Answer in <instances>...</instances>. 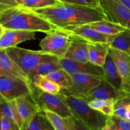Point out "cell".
Returning <instances> with one entry per match:
<instances>
[{
    "instance_id": "cell-1",
    "label": "cell",
    "mask_w": 130,
    "mask_h": 130,
    "mask_svg": "<svg viewBox=\"0 0 130 130\" xmlns=\"http://www.w3.org/2000/svg\"><path fill=\"white\" fill-rule=\"evenodd\" d=\"M34 11L60 29H68L107 20L101 8H93L65 3Z\"/></svg>"
},
{
    "instance_id": "cell-2",
    "label": "cell",
    "mask_w": 130,
    "mask_h": 130,
    "mask_svg": "<svg viewBox=\"0 0 130 130\" xmlns=\"http://www.w3.org/2000/svg\"><path fill=\"white\" fill-rule=\"evenodd\" d=\"M0 26L46 34L57 28L33 10L20 6L0 10Z\"/></svg>"
},
{
    "instance_id": "cell-3",
    "label": "cell",
    "mask_w": 130,
    "mask_h": 130,
    "mask_svg": "<svg viewBox=\"0 0 130 130\" xmlns=\"http://www.w3.org/2000/svg\"><path fill=\"white\" fill-rule=\"evenodd\" d=\"M64 95L74 116L91 130H102L107 123L108 116L91 108L85 99Z\"/></svg>"
},
{
    "instance_id": "cell-4",
    "label": "cell",
    "mask_w": 130,
    "mask_h": 130,
    "mask_svg": "<svg viewBox=\"0 0 130 130\" xmlns=\"http://www.w3.org/2000/svg\"><path fill=\"white\" fill-rule=\"evenodd\" d=\"M5 50L28 76L41 63L59 59L43 50L34 51L17 46L8 48Z\"/></svg>"
},
{
    "instance_id": "cell-5",
    "label": "cell",
    "mask_w": 130,
    "mask_h": 130,
    "mask_svg": "<svg viewBox=\"0 0 130 130\" xmlns=\"http://www.w3.org/2000/svg\"><path fill=\"white\" fill-rule=\"evenodd\" d=\"M70 30L57 28L49 32L41 41L39 46L43 52L58 57L64 58L72 41Z\"/></svg>"
},
{
    "instance_id": "cell-6",
    "label": "cell",
    "mask_w": 130,
    "mask_h": 130,
    "mask_svg": "<svg viewBox=\"0 0 130 130\" xmlns=\"http://www.w3.org/2000/svg\"><path fill=\"white\" fill-rule=\"evenodd\" d=\"M33 97L42 112L50 110L62 118H69L73 116L68 104L62 93H49L41 91L33 86Z\"/></svg>"
},
{
    "instance_id": "cell-7",
    "label": "cell",
    "mask_w": 130,
    "mask_h": 130,
    "mask_svg": "<svg viewBox=\"0 0 130 130\" xmlns=\"http://www.w3.org/2000/svg\"><path fill=\"white\" fill-rule=\"evenodd\" d=\"M72 83L69 88L61 90L65 95L85 99L92 90L101 84L102 77L88 74H74L72 75Z\"/></svg>"
},
{
    "instance_id": "cell-8",
    "label": "cell",
    "mask_w": 130,
    "mask_h": 130,
    "mask_svg": "<svg viewBox=\"0 0 130 130\" xmlns=\"http://www.w3.org/2000/svg\"><path fill=\"white\" fill-rule=\"evenodd\" d=\"M33 93V85L20 79L0 76L1 96L8 100H15L17 98Z\"/></svg>"
},
{
    "instance_id": "cell-9",
    "label": "cell",
    "mask_w": 130,
    "mask_h": 130,
    "mask_svg": "<svg viewBox=\"0 0 130 130\" xmlns=\"http://www.w3.org/2000/svg\"><path fill=\"white\" fill-rule=\"evenodd\" d=\"M100 8L107 20L130 29V10L118 0H100Z\"/></svg>"
},
{
    "instance_id": "cell-10",
    "label": "cell",
    "mask_w": 130,
    "mask_h": 130,
    "mask_svg": "<svg viewBox=\"0 0 130 130\" xmlns=\"http://www.w3.org/2000/svg\"><path fill=\"white\" fill-rule=\"evenodd\" d=\"M0 50L17 46L20 43L34 40L36 32L31 30L11 29L0 26Z\"/></svg>"
},
{
    "instance_id": "cell-11",
    "label": "cell",
    "mask_w": 130,
    "mask_h": 130,
    "mask_svg": "<svg viewBox=\"0 0 130 130\" xmlns=\"http://www.w3.org/2000/svg\"><path fill=\"white\" fill-rule=\"evenodd\" d=\"M62 68L71 75L74 74H88L102 77L105 79V73L102 67L96 66L90 62H81L71 60L67 58H59Z\"/></svg>"
},
{
    "instance_id": "cell-12",
    "label": "cell",
    "mask_w": 130,
    "mask_h": 130,
    "mask_svg": "<svg viewBox=\"0 0 130 130\" xmlns=\"http://www.w3.org/2000/svg\"><path fill=\"white\" fill-rule=\"evenodd\" d=\"M15 101L23 122L22 129H24L29 126L34 117L42 111L36 102L32 93L17 98Z\"/></svg>"
},
{
    "instance_id": "cell-13",
    "label": "cell",
    "mask_w": 130,
    "mask_h": 130,
    "mask_svg": "<svg viewBox=\"0 0 130 130\" xmlns=\"http://www.w3.org/2000/svg\"><path fill=\"white\" fill-rule=\"evenodd\" d=\"M109 53L115 62L122 78L121 91L130 93V55L110 47Z\"/></svg>"
},
{
    "instance_id": "cell-14",
    "label": "cell",
    "mask_w": 130,
    "mask_h": 130,
    "mask_svg": "<svg viewBox=\"0 0 130 130\" xmlns=\"http://www.w3.org/2000/svg\"><path fill=\"white\" fill-rule=\"evenodd\" d=\"M0 76L20 79L32 85L27 74L7 54L5 49L0 50Z\"/></svg>"
},
{
    "instance_id": "cell-15",
    "label": "cell",
    "mask_w": 130,
    "mask_h": 130,
    "mask_svg": "<svg viewBox=\"0 0 130 130\" xmlns=\"http://www.w3.org/2000/svg\"><path fill=\"white\" fill-rule=\"evenodd\" d=\"M89 43L83 38L72 34L71 44L64 58L77 62H88Z\"/></svg>"
},
{
    "instance_id": "cell-16",
    "label": "cell",
    "mask_w": 130,
    "mask_h": 130,
    "mask_svg": "<svg viewBox=\"0 0 130 130\" xmlns=\"http://www.w3.org/2000/svg\"><path fill=\"white\" fill-rule=\"evenodd\" d=\"M70 30L72 34L77 35L90 43H102L109 44L114 36H108L98 31L88 24L64 29Z\"/></svg>"
},
{
    "instance_id": "cell-17",
    "label": "cell",
    "mask_w": 130,
    "mask_h": 130,
    "mask_svg": "<svg viewBox=\"0 0 130 130\" xmlns=\"http://www.w3.org/2000/svg\"><path fill=\"white\" fill-rule=\"evenodd\" d=\"M109 52V46L108 43H89L88 62L103 67Z\"/></svg>"
},
{
    "instance_id": "cell-18",
    "label": "cell",
    "mask_w": 130,
    "mask_h": 130,
    "mask_svg": "<svg viewBox=\"0 0 130 130\" xmlns=\"http://www.w3.org/2000/svg\"><path fill=\"white\" fill-rule=\"evenodd\" d=\"M105 73V81L118 90H121L123 81L118 71L115 62L109 53L107 55L106 60L103 66Z\"/></svg>"
},
{
    "instance_id": "cell-19",
    "label": "cell",
    "mask_w": 130,
    "mask_h": 130,
    "mask_svg": "<svg viewBox=\"0 0 130 130\" xmlns=\"http://www.w3.org/2000/svg\"><path fill=\"white\" fill-rule=\"evenodd\" d=\"M123 95L121 90H118L109 85L106 81L103 80L99 86L95 88L85 98L88 102L93 99H117Z\"/></svg>"
},
{
    "instance_id": "cell-20",
    "label": "cell",
    "mask_w": 130,
    "mask_h": 130,
    "mask_svg": "<svg viewBox=\"0 0 130 130\" xmlns=\"http://www.w3.org/2000/svg\"><path fill=\"white\" fill-rule=\"evenodd\" d=\"M0 115L14 122L20 129L23 128V122L17 108L15 100H8L0 98Z\"/></svg>"
},
{
    "instance_id": "cell-21",
    "label": "cell",
    "mask_w": 130,
    "mask_h": 130,
    "mask_svg": "<svg viewBox=\"0 0 130 130\" xmlns=\"http://www.w3.org/2000/svg\"><path fill=\"white\" fill-rule=\"evenodd\" d=\"M88 25L101 33L108 36H112L118 35L122 32L125 30L126 29H128L119 24L113 23L107 20L95 22L89 24Z\"/></svg>"
},
{
    "instance_id": "cell-22",
    "label": "cell",
    "mask_w": 130,
    "mask_h": 130,
    "mask_svg": "<svg viewBox=\"0 0 130 130\" xmlns=\"http://www.w3.org/2000/svg\"><path fill=\"white\" fill-rule=\"evenodd\" d=\"M31 81L33 86L44 92L57 94L60 93L62 90L59 85L45 76L37 75L32 79Z\"/></svg>"
},
{
    "instance_id": "cell-23",
    "label": "cell",
    "mask_w": 130,
    "mask_h": 130,
    "mask_svg": "<svg viewBox=\"0 0 130 130\" xmlns=\"http://www.w3.org/2000/svg\"><path fill=\"white\" fill-rule=\"evenodd\" d=\"M45 76L59 85L62 90L68 88L72 85V75L63 68L54 70Z\"/></svg>"
},
{
    "instance_id": "cell-24",
    "label": "cell",
    "mask_w": 130,
    "mask_h": 130,
    "mask_svg": "<svg viewBox=\"0 0 130 130\" xmlns=\"http://www.w3.org/2000/svg\"><path fill=\"white\" fill-rule=\"evenodd\" d=\"M109 46L110 48L130 55V29H126L118 35L115 36L109 43Z\"/></svg>"
},
{
    "instance_id": "cell-25",
    "label": "cell",
    "mask_w": 130,
    "mask_h": 130,
    "mask_svg": "<svg viewBox=\"0 0 130 130\" xmlns=\"http://www.w3.org/2000/svg\"><path fill=\"white\" fill-rule=\"evenodd\" d=\"M115 99H93L88 102L91 108L100 112L107 116L114 115Z\"/></svg>"
},
{
    "instance_id": "cell-26",
    "label": "cell",
    "mask_w": 130,
    "mask_h": 130,
    "mask_svg": "<svg viewBox=\"0 0 130 130\" xmlns=\"http://www.w3.org/2000/svg\"><path fill=\"white\" fill-rule=\"evenodd\" d=\"M18 6L35 10L62 3L60 0H15Z\"/></svg>"
},
{
    "instance_id": "cell-27",
    "label": "cell",
    "mask_w": 130,
    "mask_h": 130,
    "mask_svg": "<svg viewBox=\"0 0 130 130\" xmlns=\"http://www.w3.org/2000/svg\"><path fill=\"white\" fill-rule=\"evenodd\" d=\"M43 112L54 130H71L67 118H62L50 110H45Z\"/></svg>"
},
{
    "instance_id": "cell-28",
    "label": "cell",
    "mask_w": 130,
    "mask_h": 130,
    "mask_svg": "<svg viewBox=\"0 0 130 130\" xmlns=\"http://www.w3.org/2000/svg\"><path fill=\"white\" fill-rule=\"evenodd\" d=\"M62 68L59 62V59L55 60L50 62H44L41 63L36 69H34L30 74L29 76L30 80L35 76L37 75H42V76H46L47 74L54 70ZM32 82V81H31Z\"/></svg>"
},
{
    "instance_id": "cell-29",
    "label": "cell",
    "mask_w": 130,
    "mask_h": 130,
    "mask_svg": "<svg viewBox=\"0 0 130 130\" xmlns=\"http://www.w3.org/2000/svg\"><path fill=\"white\" fill-rule=\"evenodd\" d=\"M129 104L130 93L123 92V95L116 99L114 102V115L120 118H126V109Z\"/></svg>"
},
{
    "instance_id": "cell-30",
    "label": "cell",
    "mask_w": 130,
    "mask_h": 130,
    "mask_svg": "<svg viewBox=\"0 0 130 130\" xmlns=\"http://www.w3.org/2000/svg\"><path fill=\"white\" fill-rule=\"evenodd\" d=\"M51 126L49 121L46 118L43 112L38 113L27 128L20 130H44Z\"/></svg>"
},
{
    "instance_id": "cell-31",
    "label": "cell",
    "mask_w": 130,
    "mask_h": 130,
    "mask_svg": "<svg viewBox=\"0 0 130 130\" xmlns=\"http://www.w3.org/2000/svg\"><path fill=\"white\" fill-rule=\"evenodd\" d=\"M113 130H130V120L112 115L108 116L107 123Z\"/></svg>"
},
{
    "instance_id": "cell-32",
    "label": "cell",
    "mask_w": 130,
    "mask_h": 130,
    "mask_svg": "<svg viewBox=\"0 0 130 130\" xmlns=\"http://www.w3.org/2000/svg\"><path fill=\"white\" fill-rule=\"evenodd\" d=\"M62 3L79 5L86 7L100 8V0H60Z\"/></svg>"
},
{
    "instance_id": "cell-33",
    "label": "cell",
    "mask_w": 130,
    "mask_h": 130,
    "mask_svg": "<svg viewBox=\"0 0 130 130\" xmlns=\"http://www.w3.org/2000/svg\"><path fill=\"white\" fill-rule=\"evenodd\" d=\"M71 130H91L89 129L81 120L75 116L67 118Z\"/></svg>"
},
{
    "instance_id": "cell-34",
    "label": "cell",
    "mask_w": 130,
    "mask_h": 130,
    "mask_svg": "<svg viewBox=\"0 0 130 130\" xmlns=\"http://www.w3.org/2000/svg\"><path fill=\"white\" fill-rule=\"evenodd\" d=\"M1 130H20L19 127L14 122L0 115Z\"/></svg>"
},
{
    "instance_id": "cell-35",
    "label": "cell",
    "mask_w": 130,
    "mask_h": 130,
    "mask_svg": "<svg viewBox=\"0 0 130 130\" xmlns=\"http://www.w3.org/2000/svg\"><path fill=\"white\" fill-rule=\"evenodd\" d=\"M18 6L15 0H0V10Z\"/></svg>"
},
{
    "instance_id": "cell-36",
    "label": "cell",
    "mask_w": 130,
    "mask_h": 130,
    "mask_svg": "<svg viewBox=\"0 0 130 130\" xmlns=\"http://www.w3.org/2000/svg\"><path fill=\"white\" fill-rule=\"evenodd\" d=\"M122 5L130 10V0H118Z\"/></svg>"
},
{
    "instance_id": "cell-37",
    "label": "cell",
    "mask_w": 130,
    "mask_h": 130,
    "mask_svg": "<svg viewBox=\"0 0 130 130\" xmlns=\"http://www.w3.org/2000/svg\"><path fill=\"white\" fill-rule=\"evenodd\" d=\"M126 118L130 120V104L127 107L126 109Z\"/></svg>"
},
{
    "instance_id": "cell-38",
    "label": "cell",
    "mask_w": 130,
    "mask_h": 130,
    "mask_svg": "<svg viewBox=\"0 0 130 130\" xmlns=\"http://www.w3.org/2000/svg\"><path fill=\"white\" fill-rule=\"evenodd\" d=\"M102 130H113V129H112V128L109 125V124H107L106 125H105V126L102 128Z\"/></svg>"
},
{
    "instance_id": "cell-39",
    "label": "cell",
    "mask_w": 130,
    "mask_h": 130,
    "mask_svg": "<svg viewBox=\"0 0 130 130\" xmlns=\"http://www.w3.org/2000/svg\"><path fill=\"white\" fill-rule=\"evenodd\" d=\"M44 130H54V129H53V128H52V126H49V127H48V128H45Z\"/></svg>"
}]
</instances>
